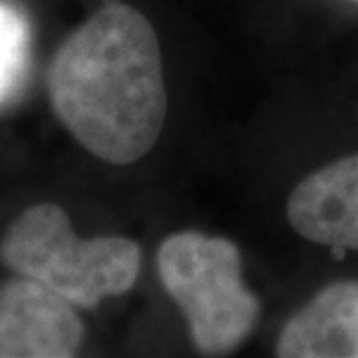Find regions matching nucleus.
<instances>
[{"label":"nucleus","instance_id":"f257e3e1","mask_svg":"<svg viewBox=\"0 0 358 358\" xmlns=\"http://www.w3.org/2000/svg\"><path fill=\"white\" fill-rule=\"evenodd\" d=\"M48 92L58 117L90 154L126 166L155 145L167 115L159 42L150 20L108 2L56 52Z\"/></svg>","mask_w":358,"mask_h":358},{"label":"nucleus","instance_id":"f03ea898","mask_svg":"<svg viewBox=\"0 0 358 358\" xmlns=\"http://www.w3.org/2000/svg\"><path fill=\"white\" fill-rule=\"evenodd\" d=\"M0 261L74 307L92 308L106 296L128 293L138 279L141 253L128 237L80 239L62 207L38 203L8 227Z\"/></svg>","mask_w":358,"mask_h":358},{"label":"nucleus","instance_id":"7ed1b4c3","mask_svg":"<svg viewBox=\"0 0 358 358\" xmlns=\"http://www.w3.org/2000/svg\"><path fill=\"white\" fill-rule=\"evenodd\" d=\"M157 271L201 352H229L255 331L261 305L245 287L241 253L229 239L176 233L157 251Z\"/></svg>","mask_w":358,"mask_h":358},{"label":"nucleus","instance_id":"20e7f679","mask_svg":"<svg viewBox=\"0 0 358 358\" xmlns=\"http://www.w3.org/2000/svg\"><path fill=\"white\" fill-rule=\"evenodd\" d=\"M84 324L74 305L28 277L0 289V358L74 357Z\"/></svg>","mask_w":358,"mask_h":358},{"label":"nucleus","instance_id":"39448f33","mask_svg":"<svg viewBox=\"0 0 358 358\" xmlns=\"http://www.w3.org/2000/svg\"><path fill=\"white\" fill-rule=\"evenodd\" d=\"M287 217L313 243L358 251V154L303 179L287 201Z\"/></svg>","mask_w":358,"mask_h":358},{"label":"nucleus","instance_id":"423d86ee","mask_svg":"<svg viewBox=\"0 0 358 358\" xmlns=\"http://www.w3.org/2000/svg\"><path fill=\"white\" fill-rule=\"evenodd\" d=\"M277 357L358 358V282L322 289L285 324Z\"/></svg>","mask_w":358,"mask_h":358},{"label":"nucleus","instance_id":"0eeeda50","mask_svg":"<svg viewBox=\"0 0 358 358\" xmlns=\"http://www.w3.org/2000/svg\"><path fill=\"white\" fill-rule=\"evenodd\" d=\"M30 58V26L13 4L0 0V108L24 84Z\"/></svg>","mask_w":358,"mask_h":358},{"label":"nucleus","instance_id":"6e6552de","mask_svg":"<svg viewBox=\"0 0 358 358\" xmlns=\"http://www.w3.org/2000/svg\"><path fill=\"white\" fill-rule=\"evenodd\" d=\"M357 2H358V0H357Z\"/></svg>","mask_w":358,"mask_h":358}]
</instances>
